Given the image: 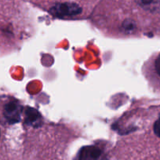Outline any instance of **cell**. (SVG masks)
Masks as SVG:
<instances>
[{
  "label": "cell",
  "instance_id": "obj_7",
  "mask_svg": "<svg viewBox=\"0 0 160 160\" xmlns=\"http://www.w3.org/2000/svg\"><path fill=\"white\" fill-rule=\"evenodd\" d=\"M154 133L158 138H160V118L155 122L153 127Z\"/></svg>",
  "mask_w": 160,
  "mask_h": 160
},
{
  "label": "cell",
  "instance_id": "obj_6",
  "mask_svg": "<svg viewBox=\"0 0 160 160\" xmlns=\"http://www.w3.org/2000/svg\"><path fill=\"white\" fill-rule=\"evenodd\" d=\"M139 4L144 9H152L155 7L156 1L155 0H139Z\"/></svg>",
  "mask_w": 160,
  "mask_h": 160
},
{
  "label": "cell",
  "instance_id": "obj_2",
  "mask_svg": "<svg viewBox=\"0 0 160 160\" xmlns=\"http://www.w3.org/2000/svg\"><path fill=\"white\" fill-rule=\"evenodd\" d=\"M76 160H108V157L99 147L88 145L80 148Z\"/></svg>",
  "mask_w": 160,
  "mask_h": 160
},
{
  "label": "cell",
  "instance_id": "obj_4",
  "mask_svg": "<svg viewBox=\"0 0 160 160\" xmlns=\"http://www.w3.org/2000/svg\"><path fill=\"white\" fill-rule=\"evenodd\" d=\"M25 123L35 128L41 127L42 125V116L36 109L28 107L25 109Z\"/></svg>",
  "mask_w": 160,
  "mask_h": 160
},
{
  "label": "cell",
  "instance_id": "obj_5",
  "mask_svg": "<svg viewBox=\"0 0 160 160\" xmlns=\"http://www.w3.org/2000/svg\"><path fill=\"white\" fill-rule=\"evenodd\" d=\"M122 30L124 31L127 33H130L132 31H133L136 27V24H135L134 21H132V20L127 19L124 21V22L122 23Z\"/></svg>",
  "mask_w": 160,
  "mask_h": 160
},
{
  "label": "cell",
  "instance_id": "obj_1",
  "mask_svg": "<svg viewBox=\"0 0 160 160\" xmlns=\"http://www.w3.org/2000/svg\"><path fill=\"white\" fill-rule=\"evenodd\" d=\"M82 8L74 2L58 3L50 9V13L56 18H63L65 17H73L82 13Z\"/></svg>",
  "mask_w": 160,
  "mask_h": 160
},
{
  "label": "cell",
  "instance_id": "obj_8",
  "mask_svg": "<svg viewBox=\"0 0 160 160\" xmlns=\"http://www.w3.org/2000/svg\"><path fill=\"white\" fill-rule=\"evenodd\" d=\"M155 71H156L157 74L160 76V54L159 56L157 58L156 61H155Z\"/></svg>",
  "mask_w": 160,
  "mask_h": 160
},
{
  "label": "cell",
  "instance_id": "obj_3",
  "mask_svg": "<svg viewBox=\"0 0 160 160\" xmlns=\"http://www.w3.org/2000/svg\"><path fill=\"white\" fill-rule=\"evenodd\" d=\"M23 108L16 101H10L4 107L3 115L10 124L18 123L21 121Z\"/></svg>",
  "mask_w": 160,
  "mask_h": 160
}]
</instances>
